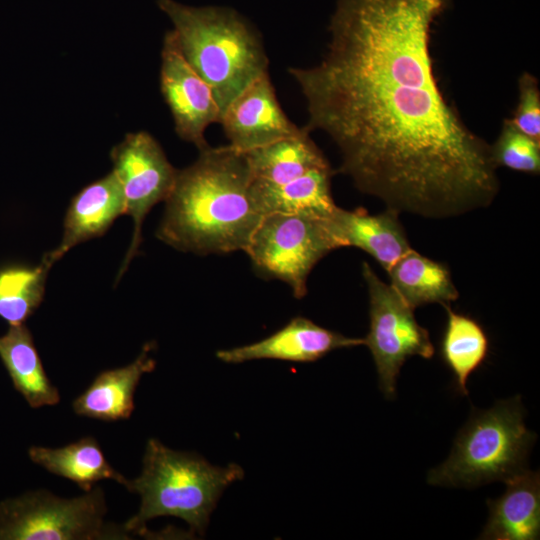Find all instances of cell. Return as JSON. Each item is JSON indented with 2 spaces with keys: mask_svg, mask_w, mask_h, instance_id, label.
Returning <instances> with one entry per match:
<instances>
[{
  "mask_svg": "<svg viewBox=\"0 0 540 540\" xmlns=\"http://www.w3.org/2000/svg\"><path fill=\"white\" fill-rule=\"evenodd\" d=\"M450 0H338L322 60L289 68L307 131L325 132L340 170L387 208L448 218L488 207L499 191L491 145L440 89L430 50Z\"/></svg>",
  "mask_w": 540,
  "mask_h": 540,
  "instance_id": "6da1fadb",
  "label": "cell"
},
{
  "mask_svg": "<svg viewBox=\"0 0 540 540\" xmlns=\"http://www.w3.org/2000/svg\"><path fill=\"white\" fill-rule=\"evenodd\" d=\"M246 152L208 146L178 170L157 237L198 255L245 251L263 218L251 194Z\"/></svg>",
  "mask_w": 540,
  "mask_h": 540,
  "instance_id": "7a4b0ae2",
  "label": "cell"
},
{
  "mask_svg": "<svg viewBox=\"0 0 540 540\" xmlns=\"http://www.w3.org/2000/svg\"><path fill=\"white\" fill-rule=\"evenodd\" d=\"M156 3L173 23L184 58L211 88L221 116L246 87L268 73L259 36L236 11L174 0Z\"/></svg>",
  "mask_w": 540,
  "mask_h": 540,
  "instance_id": "3957f363",
  "label": "cell"
},
{
  "mask_svg": "<svg viewBox=\"0 0 540 540\" xmlns=\"http://www.w3.org/2000/svg\"><path fill=\"white\" fill-rule=\"evenodd\" d=\"M142 463L141 474L124 485L141 500L138 512L123 525L129 535L146 533V523L156 517L174 516L184 520L193 534L203 536L223 491L244 477L238 464L215 466L154 438L147 441Z\"/></svg>",
  "mask_w": 540,
  "mask_h": 540,
  "instance_id": "277c9868",
  "label": "cell"
},
{
  "mask_svg": "<svg viewBox=\"0 0 540 540\" xmlns=\"http://www.w3.org/2000/svg\"><path fill=\"white\" fill-rule=\"evenodd\" d=\"M536 435L524 423L520 396L475 411L459 431L445 462L427 476L430 485L472 488L510 479L526 469Z\"/></svg>",
  "mask_w": 540,
  "mask_h": 540,
  "instance_id": "5b68a950",
  "label": "cell"
},
{
  "mask_svg": "<svg viewBox=\"0 0 540 540\" xmlns=\"http://www.w3.org/2000/svg\"><path fill=\"white\" fill-rule=\"evenodd\" d=\"M104 492L95 486L66 499L39 489L0 502V540L129 539L124 527L105 523Z\"/></svg>",
  "mask_w": 540,
  "mask_h": 540,
  "instance_id": "8992f818",
  "label": "cell"
},
{
  "mask_svg": "<svg viewBox=\"0 0 540 540\" xmlns=\"http://www.w3.org/2000/svg\"><path fill=\"white\" fill-rule=\"evenodd\" d=\"M337 248L325 220L272 213L263 216L245 252L257 270L287 283L301 299L313 267Z\"/></svg>",
  "mask_w": 540,
  "mask_h": 540,
  "instance_id": "52a82bcc",
  "label": "cell"
},
{
  "mask_svg": "<svg viewBox=\"0 0 540 540\" xmlns=\"http://www.w3.org/2000/svg\"><path fill=\"white\" fill-rule=\"evenodd\" d=\"M362 275L369 294L370 318L364 344L373 356L381 391L387 399H393L405 361L412 356L431 359L435 348L428 331L415 319L414 309L367 262L362 264Z\"/></svg>",
  "mask_w": 540,
  "mask_h": 540,
  "instance_id": "ba28073f",
  "label": "cell"
},
{
  "mask_svg": "<svg viewBox=\"0 0 540 540\" xmlns=\"http://www.w3.org/2000/svg\"><path fill=\"white\" fill-rule=\"evenodd\" d=\"M110 157L112 171L121 185L125 214L133 220L132 239L120 268V279L138 253L146 215L168 198L178 170L168 161L158 141L145 131L128 133L112 148Z\"/></svg>",
  "mask_w": 540,
  "mask_h": 540,
  "instance_id": "9c48e42d",
  "label": "cell"
},
{
  "mask_svg": "<svg viewBox=\"0 0 540 540\" xmlns=\"http://www.w3.org/2000/svg\"><path fill=\"white\" fill-rule=\"evenodd\" d=\"M160 88L177 135L199 151L208 147L204 133L220 122V111L211 88L186 61L172 30L163 40Z\"/></svg>",
  "mask_w": 540,
  "mask_h": 540,
  "instance_id": "30bf717a",
  "label": "cell"
},
{
  "mask_svg": "<svg viewBox=\"0 0 540 540\" xmlns=\"http://www.w3.org/2000/svg\"><path fill=\"white\" fill-rule=\"evenodd\" d=\"M232 147L242 152L298 135L283 112L265 73L244 89L226 108L219 122Z\"/></svg>",
  "mask_w": 540,
  "mask_h": 540,
  "instance_id": "8fae6325",
  "label": "cell"
},
{
  "mask_svg": "<svg viewBox=\"0 0 540 540\" xmlns=\"http://www.w3.org/2000/svg\"><path fill=\"white\" fill-rule=\"evenodd\" d=\"M364 344V338L347 337L326 329L304 317H295L269 337L251 344L223 349L216 357L225 363L276 359L291 362H314L333 350Z\"/></svg>",
  "mask_w": 540,
  "mask_h": 540,
  "instance_id": "7c38bea8",
  "label": "cell"
},
{
  "mask_svg": "<svg viewBox=\"0 0 540 540\" xmlns=\"http://www.w3.org/2000/svg\"><path fill=\"white\" fill-rule=\"evenodd\" d=\"M398 215L390 208L371 215L361 208L348 211L337 207L325 223L338 248H359L388 272L412 250Z\"/></svg>",
  "mask_w": 540,
  "mask_h": 540,
  "instance_id": "4fadbf2b",
  "label": "cell"
},
{
  "mask_svg": "<svg viewBox=\"0 0 540 540\" xmlns=\"http://www.w3.org/2000/svg\"><path fill=\"white\" fill-rule=\"evenodd\" d=\"M122 214H125V209L121 185L111 171L82 188L71 199L64 219L62 240L43 259L53 265L78 244L104 235Z\"/></svg>",
  "mask_w": 540,
  "mask_h": 540,
  "instance_id": "5bb4252c",
  "label": "cell"
},
{
  "mask_svg": "<svg viewBox=\"0 0 540 540\" xmlns=\"http://www.w3.org/2000/svg\"><path fill=\"white\" fill-rule=\"evenodd\" d=\"M154 343H147L130 364L100 372L72 403L74 412L105 422L129 419L135 404L136 388L145 373L156 367L150 357Z\"/></svg>",
  "mask_w": 540,
  "mask_h": 540,
  "instance_id": "9a60e30c",
  "label": "cell"
},
{
  "mask_svg": "<svg viewBox=\"0 0 540 540\" xmlns=\"http://www.w3.org/2000/svg\"><path fill=\"white\" fill-rule=\"evenodd\" d=\"M332 175L329 164L311 169L283 184L251 179L250 194L263 216L281 213L326 220L338 207L331 194Z\"/></svg>",
  "mask_w": 540,
  "mask_h": 540,
  "instance_id": "2e32d148",
  "label": "cell"
},
{
  "mask_svg": "<svg viewBox=\"0 0 540 540\" xmlns=\"http://www.w3.org/2000/svg\"><path fill=\"white\" fill-rule=\"evenodd\" d=\"M505 493L488 500L489 518L481 539L535 540L540 533V477L523 470L505 481Z\"/></svg>",
  "mask_w": 540,
  "mask_h": 540,
  "instance_id": "e0dca14e",
  "label": "cell"
},
{
  "mask_svg": "<svg viewBox=\"0 0 540 540\" xmlns=\"http://www.w3.org/2000/svg\"><path fill=\"white\" fill-rule=\"evenodd\" d=\"M0 359L15 390L31 408L59 403V391L49 380L25 323L9 325L7 332L0 336Z\"/></svg>",
  "mask_w": 540,
  "mask_h": 540,
  "instance_id": "ac0fdd59",
  "label": "cell"
},
{
  "mask_svg": "<svg viewBox=\"0 0 540 540\" xmlns=\"http://www.w3.org/2000/svg\"><path fill=\"white\" fill-rule=\"evenodd\" d=\"M28 456L33 463L74 482L84 492L90 491L102 480L110 479L123 486L127 481L110 465L98 441L92 436L58 448L32 446Z\"/></svg>",
  "mask_w": 540,
  "mask_h": 540,
  "instance_id": "d6986e66",
  "label": "cell"
},
{
  "mask_svg": "<svg viewBox=\"0 0 540 540\" xmlns=\"http://www.w3.org/2000/svg\"><path fill=\"white\" fill-rule=\"evenodd\" d=\"M251 179L269 184L289 182L311 169L329 165L305 128L284 138L246 152Z\"/></svg>",
  "mask_w": 540,
  "mask_h": 540,
  "instance_id": "ffe728a7",
  "label": "cell"
},
{
  "mask_svg": "<svg viewBox=\"0 0 540 540\" xmlns=\"http://www.w3.org/2000/svg\"><path fill=\"white\" fill-rule=\"evenodd\" d=\"M388 274L391 286L413 309L430 303L445 305L459 297L447 266L413 249L400 258Z\"/></svg>",
  "mask_w": 540,
  "mask_h": 540,
  "instance_id": "44dd1931",
  "label": "cell"
},
{
  "mask_svg": "<svg viewBox=\"0 0 540 540\" xmlns=\"http://www.w3.org/2000/svg\"><path fill=\"white\" fill-rule=\"evenodd\" d=\"M443 306L447 321L441 339V357L454 376L457 391L467 395V380L486 360L489 339L475 319L454 312L448 304Z\"/></svg>",
  "mask_w": 540,
  "mask_h": 540,
  "instance_id": "7402d4cb",
  "label": "cell"
},
{
  "mask_svg": "<svg viewBox=\"0 0 540 540\" xmlns=\"http://www.w3.org/2000/svg\"><path fill=\"white\" fill-rule=\"evenodd\" d=\"M51 266L42 258L37 266L0 268V317L9 325L24 324L40 306Z\"/></svg>",
  "mask_w": 540,
  "mask_h": 540,
  "instance_id": "603a6c76",
  "label": "cell"
},
{
  "mask_svg": "<svg viewBox=\"0 0 540 540\" xmlns=\"http://www.w3.org/2000/svg\"><path fill=\"white\" fill-rule=\"evenodd\" d=\"M491 153L497 167L539 174L540 142L516 129L508 119L504 120L497 140L491 145Z\"/></svg>",
  "mask_w": 540,
  "mask_h": 540,
  "instance_id": "cb8c5ba5",
  "label": "cell"
},
{
  "mask_svg": "<svg viewBox=\"0 0 540 540\" xmlns=\"http://www.w3.org/2000/svg\"><path fill=\"white\" fill-rule=\"evenodd\" d=\"M518 102L509 122L540 142V89L537 78L524 72L518 80Z\"/></svg>",
  "mask_w": 540,
  "mask_h": 540,
  "instance_id": "d4e9b609",
  "label": "cell"
}]
</instances>
